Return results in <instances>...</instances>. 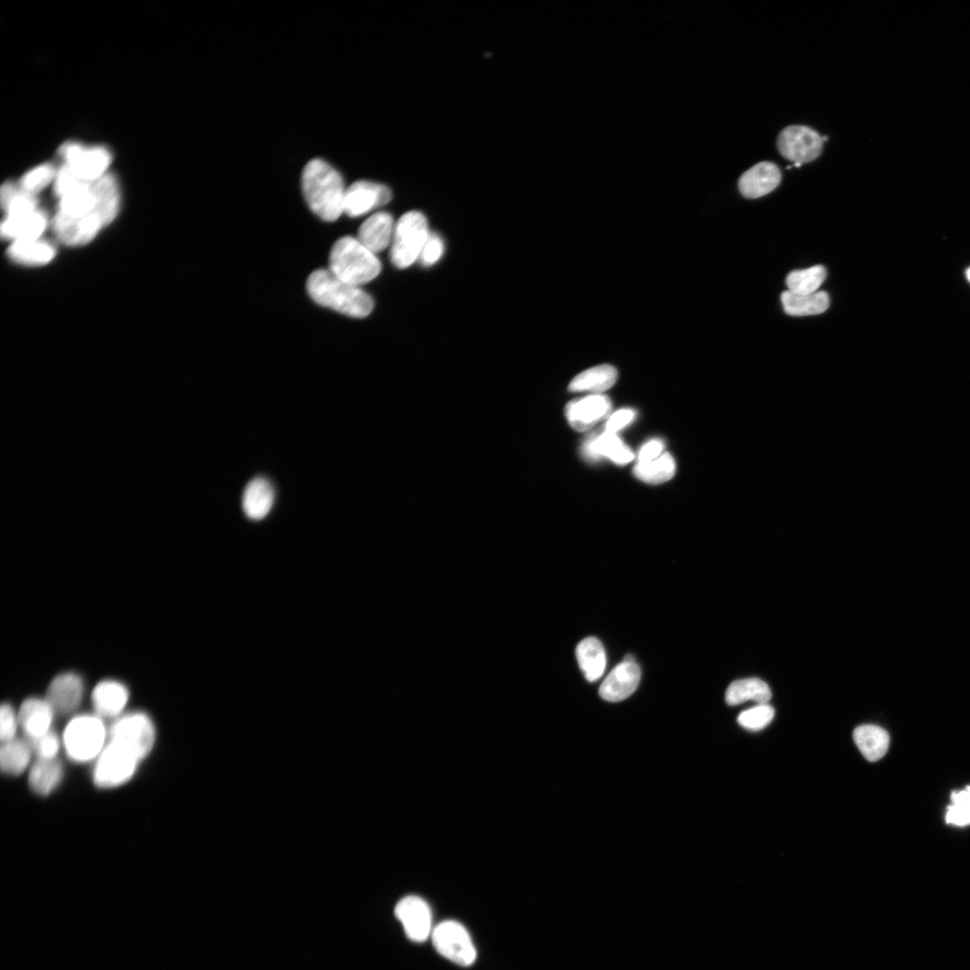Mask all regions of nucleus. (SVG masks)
Segmentation results:
<instances>
[{"mask_svg": "<svg viewBox=\"0 0 970 970\" xmlns=\"http://www.w3.org/2000/svg\"><path fill=\"white\" fill-rule=\"evenodd\" d=\"M301 183L307 205L322 220L333 222L343 214L347 188L340 173L327 162L320 158L309 161Z\"/></svg>", "mask_w": 970, "mask_h": 970, "instance_id": "1", "label": "nucleus"}, {"mask_svg": "<svg viewBox=\"0 0 970 970\" xmlns=\"http://www.w3.org/2000/svg\"><path fill=\"white\" fill-rule=\"evenodd\" d=\"M306 290L318 304L350 317H366L374 307L373 299L366 291L343 281L330 269L313 271L307 278Z\"/></svg>", "mask_w": 970, "mask_h": 970, "instance_id": "2", "label": "nucleus"}, {"mask_svg": "<svg viewBox=\"0 0 970 970\" xmlns=\"http://www.w3.org/2000/svg\"><path fill=\"white\" fill-rule=\"evenodd\" d=\"M381 262L375 253L364 246L357 237L343 236L333 244L329 269L339 278L360 287L375 278L381 271Z\"/></svg>", "mask_w": 970, "mask_h": 970, "instance_id": "3", "label": "nucleus"}, {"mask_svg": "<svg viewBox=\"0 0 970 970\" xmlns=\"http://www.w3.org/2000/svg\"><path fill=\"white\" fill-rule=\"evenodd\" d=\"M108 731L96 714H81L66 725L62 745L67 756L76 763L95 760L106 745Z\"/></svg>", "mask_w": 970, "mask_h": 970, "instance_id": "4", "label": "nucleus"}, {"mask_svg": "<svg viewBox=\"0 0 970 970\" xmlns=\"http://www.w3.org/2000/svg\"><path fill=\"white\" fill-rule=\"evenodd\" d=\"M426 216L419 211L403 214L394 226L391 243V260L399 269L411 266L419 260L429 234Z\"/></svg>", "mask_w": 970, "mask_h": 970, "instance_id": "5", "label": "nucleus"}, {"mask_svg": "<svg viewBox=\"0 0 970 970\" xmlns=\"http://www.w3.org/2000/svg\"><path fill=\"white\" fill-rule=\"evenodd\" d=\"M141 761L142 759L127 746L109 740L95 759L93 783L101 789L119 787L134 776Z\"/></svg>", "mask_w": 970, "mask_h": 970, "instance_id": "6", "label": "nucleus"}, {"mask_svg": "<svg viewBox=\"0 0 970 970\" xmlns=\"http://www.w3.org/2000/svg\"><path fill=\"white\" fill-rule=\"evenodd\" d=\"M108 739L127 746L143 760L154 747L155 728L146 713L133 711L116 718L108 731Z\"/></svg>", "mask_w": 970, "mask_h": 970, "instance_id": "7", "label": "nucleus"}, {"mask_svg": "<svg viewBox=\"0 0 970 970\" xmlns=\"http://www.w3.org/2000/svg\"><path fill=\"white\" fill-rule=\"evenodd\" d=\"M436 951L450 961L469 966L476 959V950L466 929L455 921L440 922L431 932Z\"/></svg>", "mask_w": 970, "mask_h": 970, "instance_id": "8", "label": "nucleus"}, {"mask_svg": "<svg viewBox=\"0 0 970 970\" xmlns=\"http://www.w3.org/2000/svg\"><path fill=\"white\" fill-rule=\"evenodd\" d=\"M822 137L804 125H791L778 136L777 146L780 154L791 162L804 163L816 160L823 149Z\"/></svg>", "mask_w": 970, "mask_h": 970, "instance_id": "9", "label": "nucleus"}, {"mask_svg": "<svg viewBox=\"0 0 970 970\" xmlns=\"http://www.w3.org/2000/svg\"><path fill=\"white\" fill-rule=\"evenodd\" d=\"M66 164L85 182H93L105 175L110 162L109 152L102 147L84 148L77 144L66 145L61 149Z\"/></svg>", "mask_w": 970, "mask_h": 970, "instance_id": "10", "label": "nucleus"}, {"mask_svg": "<svg viewBox=\"0 0 970 970\" xmlns=\"http://www.w3.org/2000/svg\"><path fill=\"white\" fill-rule=\"evenodd\" d=\"M392 198L390 190L380 183L357 181L346 190L343 213L350 217L363 216L387 204Z\"/></svg>", "mask_w": 970, "mask_h": 970, "instance_id": "11", "label": "nucleus"}, {"mask_svg": "<svg viewBox=\"0 0 970 970\" xmlns=\"http://www.w3.org/2000/svg\"><path fill=\"white\" fill-rule=\"evenodd\" d=\"M394 913L410 939L422 942L432 932L431 912L422 898L416 895L402 898L396 904Z\"/></svg>", "mask_w": 970, "mask_h": 970, "instance_id": "12", "label": "nucleus"}, {"mask_svg": "<svg viewBox=\"0 0 970 970\" xmlns=\"http://www.w3.org/2000/svg\"><path fill=\"white\" fill-rule=\"evenodd\" d=\"M84 691L82 676L75 672H64L56 675L49 683L46 700L55 712L68 714L80 705Z\"/></svg>", "mask_w": 970, "mask_h": 970, "instance_id": "13", "label": "nucleus"}, {"mask_svg": "<svg viewBox=\"0 0 970 970\" xmlns=\"http://www.w3.org/2000/svg\"><path fill=\"white\" fill-rule=\"evenodd\" d=\"M640 680V669L630 655L618 664L599 687V695L607 701H621L631 695Z\"/></svg>", "mask_w": 970, "mask_h": 970, "instance_id": "14", "label": "nucleus"}, {"mask_svg": "<svg viewBox=\"0 0 970 970\" xmlns=\"http://www.w3.org/2000/svg\"><path fill=\"white\" fill-rule=\"evenodd\" d=\"M612 407L608 396L596 393L569 401L565 415L569 425L578 431H586L605 418Z\"/></svg>", "mask_w": 970, "mask_h": 970, "instance_id": "15", "label": "nucleus"}, {"mask_svg": "<svg viewBox=\"0 0 970 970\" xmlns=\"http://www.w3.org/2000/svg\"><path fill=\"white\" fill-rule=\"evenodd\" d=\"M52 225L57 238L63 243L71 246L86 244L105 226L101 217L95 213L80 218H72L57 213Z\"/></svg>", "mask_w": 970, "mask_h": 970, "instance_id": "16", "label": "nucleus"}, {"mask_svg": "<svg viewBox=\"0 0 970 970\" xmlns=\"http://www.w3.org/2000/svg\"><path fill=\"white\" fill-rule=\"evenodd\" d=\"M55 710L46 699H26L18 712L19 725L29 741L51 731Z\"/></svg>", "mask_w": 970, "mask_h": 970, "instance_id": "17", "label": "nucleus"}, {"mask_svg": "<svg viewBox=\"0 0 970 970\" xmlns=\"http://www.w3.org/2000/svg\"><path fill=\"white\" fill-rule=\"evenodd\" d=\"M128 699V688L122 682L115 679L99 682L91 696L95 714L101 719L119 717Z\"/></svg>", "mask_w": 970, "mask_h": 970, "instance_id": "18", "label": "nucleus"}, {"mask_svg": "<svg viewBox=\"0 0 970 970\" xmlns=\"http://www.w3.org/2000/svg\"><path fill=\"white\" fill-rule=\"evenodd\" d=\"M781 181L779 167L771 162H760L745 171L738 180L741 194L747 198H757L774 190Z\"/></svg>", "mask_w": 970, "mask_h": 970, "instance_id": "19", "label": "nucleus"}, {"mask_svg": "<svg viewBox=\"0 0 970 970\" xmlns=\"http://www.w3.org/2000/svg\"><path fill=\"white\" fill-rule=\"evenodd\" d=\"M395 224L387 212H377L370 216L360 225L357 240L374 253L386 249L393 236Z\"/></svg>", "mask_w": 970, "mask_h": 970, "instance_id": "20", "label": "nucleus"}, {"mask_svg": "<svg viewBox=\"0 0 970 970\" xmlns=\"http://www.w3.org/2000/svg\"><path fill=\"white\" fill-rule=\"evenodd\" d=\"M582 453L588 459L597 460L604 456L621 465L634 458L632 451L616 433L609 431L588 438L583 445Z\"/></svg>", "mask_w": 970, "mask_h": 970, "instance_id": "21", "label": "nucleus"}, {"mask_svg": "<svg viewBox=\"0 0 970 970\" xmlns=\"http://www.w3.org/2000/svg\"><path fill=\"white\" fill-rule=\"evenodd\" d=\"M274 498V489L270 481L264 477H257L244 489L242 509L249 518L260 520L270 511Z\"/></svg>", "mask_w": 970, "mask_h": 970, "instance_id": "22", "label": "nucleus"}, {"mask_svg": "<svg viewBox=\"0 0 970 970\" xmlns=\"http://www.w3.org/2000/svg\"><path fill=\"white\" fill-rule=\"evenodd\" d=\"M47 224L44 212L36 209L21 216H6L1 225V234L13 242L40 239Z\"/></svg>", "mask_w": 970, "mask_h": 970, "instance_id": "23", "label": "nucleus"}, {"mask_svg": "<svg viewBox=\"0 0 970 970\" xmlns=\"http://www.w3.org/2000/svg\"><path fill=\"white\" fill-rule=\"evenodd\" d=\"M578 666L586 679L594 682L604 674L606 656L603 644L595 637L582 639L576 648Z\"/></svg>", "mask_w": 970, "mask_h": 970, "instance_id": "24", "label": "nucleus"}, {"mask_svg": "<svg viewBox=\"0 0 970 970\" xmlns=\"http://www.w3.org/2000/svg\"><path fill=\"white\" fill-rule=\"evenodd\" d=\"M853 739L862 755L869 762H877L887 752L890 737L879 726L860 725L853 731Z\"/></svg>", "mask_w": 970, "mask_h": 970, "instance_id": "25", "label": "nucleus"}, {"mask_svg": "<svg viewBox=\"0 0 970 970\" xmlns=\"http://www.w3.org/2000/svg\"><path fill=\"white\" fill-rule=\"evenodd\" d=\"M62 778L63 767L59 761L37 759L31 766L28 781L33 792L47 796L57 789Z\"/></svg>", "mask_w": 970, "mask_h": 970, "instance_id": "26", "label": "nucleus"}, {"mask_svg": "<svg viewBox=\"0 0 970 970\" xmlns=\"http://www.w3.org/2000/svg\"><path fill=\"white\" fill-rule=\"evenodd\" d=\"M780 298L785 313L792 316L820 314L829 306V296L824 291L802 295L786 290Z\"/></svg>", "mask_w": 970, "mask_h": 970, "instance_id": "27", "label": "nucleus"}, {"mask_svg": "<svg viewBox=\"0 0 970 970\" xmlns=\"http://www.w3.org/2000/svg\"><path fill=\"white\" fill-rule=\"evenodd\" d=\"M92 189L96 198V213L107 225L116 217L119 208L117 181L111 175L105 174L92 182Z\"/></svg>", "mask_w": 970, "mask_h": 970, "instance_id": "28", "label": "nucleus"}, {"mask_svg": "<svg viewBox=\"0 0 970 970\" xmlns=\"http://www.w3.org/2000/svg\"><path fill=\"white\" fill-rule=\"evenodd\" d=\"M617 370L611 365H599L576 375L569 385L570 392H602L611 388L617 379Z\"/></svg>", "mask_w": 970, "mask_h": 970, "instance_id": "29", "label": "nucleus"}, {"mask_svg": "<svg viewBox=\"0 0 970 970\" xmlns=\"http://www.w3.org/2000/svg\"><path fill=\"white\" fill-rule=\"evenodd\" d=\"M725 696L728 705H738L746 701L764 704L771 700L772 692L765 682L752 677L732 682L728 685Z\"/></svg>", "mask_w": 970, "mask_h": 970, "instance_id": "30", "label": "nucleus"}, {"mask_svg": "<svg viewBox=\"0 0 970 970\" xmlns=\"http://www.w3.org/2000/svg\"><path fill=\"white\" fill-rule=\"evenodd\" d=\"M55 254L53 245L40 239L15 241L8 249V255L12 260L32 266L48 263Z\"/></svg>", "mask_w": 970, "mask_h": 970, "instance_id": "31", "label": "nucleus"}, {"mask_svg": "<svg viewBox=\"0 0 970 970\" xmlns=\"http://www.w3.org/2000/svg\"><path fill=\"white\" fill-rule=\"evenodd\" d=\"M57 213L72 218L97 214L96 198L92 189V182H84L62 196Z\"/></svg>", "mask_w": 970, "mask_h": 970, "instance_id": "32", "label": "nucleus"}, {"mask_svg": "<svg viewBox=\"0 0 970 970\" xmlns=\"http://www.w3.org/2000/svg\"><path fill=\"white\" fill-rule=\"evenodd\" d=\"M33 754L31 742L19 738L2 743L0 766L3 772L16 776L22 773L30 764Z\"/></svg>", "mask_w": 970, "mask_h": 970, "instance_id": "33", "label": "nucleus"}, {"mask_svg": "<svg viewBox=\"0 0 970 970\" xmlns=\"http://www.w3.org/2000/svg\"><path fill=\"white\" fill-rule=\"evenodd\" d=\"M675 472V460L669 453H664L657 459L648 462H638L634 475L649 484H659L672 479Z\"/></svg>", "mask_w": 970, "mask_h": 970, "instance_id": "34", "label": "nucleus"}, {"mask_svg": "<svg viewBox=\"0 0 970 970\" xmlns=\"http://www.w3.org/2000/svg\"><path fill=\"white\" fill-rule=\"evenodd\" d=\"M1 204L6 212V216H21L38 209L35 195L22 190L11 182L5 183L1 189Z\"/></svg>", "mask_w": 970, "mask_h": 970, "instance_id": "35", "label": "nucleus"}, {"mask_svg": "<svg viewBox=\"0 0 970 970\" xmlns=\"http://www.w3.org/2000/svg\"><path fill=\"white\" fill-rule=\"evenodd\" d=\"M826 277V270L821 265L789 273L786 278L788 290L795 294H813L817 292Z\"/></svg>", "mask_w": 970, "mask_h": 970, "instance_id": "36", "label": "nucleus"}, {"mask_svg": "<svg viewBox=\"0 0 970 970\" xmlns=\"http://www.w3.org/2000/svg\"><path fill=\"white\" fill-rule=\"evenodd\" d=\"M946 822L957 826L970 824V786L951 794V804L948 807Z\"/></svg>", "mask_w": 970, "mask_h": 970, "instance_id": "37", "label": "nucleus"}, {"mask_svg": "<svg viewBox=\"0 0 970 970\" xmlns=\"http://www.w3.org/2000/svg\"><path fill=\"white\" fill-rule=\"evenodd\" d=\"M774 717V709L767 703L758 704L742 711L737 722L750 731H759L768 726Z\"/></svg>", "mask_w": 970, "mask_h": 970, "instance_id": "38", "label": "nucleus"}, {"mask_svg": "<svg viewBox=\"0 0 970 970\" xmlns=\"http://www.w3.org/2000/svg\"><path fill=\"white\" fill-rule=\"evenodd\" d=\"M56 172L50 164H41L29 171L21 180L19 187L35 195L55 180Z\"/></svg>", "mask_w": 970, "mask_h": 970, "instance_id": "39", "label": "nucleus"}, {"mask_svg": "<svg viewBox=\"0 0 970 970\" xmlns=\"http://www.w3.org/2000/svg\"><path fill=\"white\" fill-rule=\"evenodd\" d=\"M30 742L38 759L45 760L56 759L62 745V739L52 730Z\"/></svg>", "mask_w": 970, "mask_h": 970, "instance_id": "40", "label": "nucleus"}, {"mask_svg": "<svg viewBox=\"0 0 970 970\" xmlns=\"http://www.w3.org/2000/svg\"><path fill=\"white\" fill-rule=\"evenodd\" d=\"M18 713L11 703L4 702L0 709V737L1 742L13 740L16 736L19 727Z\"/></svg>", "mask_w": 970, "mask_h": 970, "instance_id": "41", "label": "nucleus"}, {"mask_svg": "<svg viewBox=\"0 0 970 970\" xmlns=\"http://www.w3.org/2000/svg\"><path fill=\"white\" fill-rule=\"evenodd\" d=\"M445 250L444 242L435 233H429L420 252L419 260L423 266H432L442 257Z\"/></svg>", "mask_w": 970, "mask_h": 970, "instance_id": "42", "label": "nucleus"}, {"mask_svg": "<svg viewBox=\"0 0 970 970\" xmlns=\"http://www.w3.org/2000/svg\"><path fill=\"white\" fill-rule=\"evenodd\" d=\"M84 182L70 166L65 164L56 174L55 190L61 198Z\"/></svg>", "mask_w": 970, "mask_h": 970, "instance_id": "43", "label": "nucleus"}, {"mask_svg": "<svg viewBox=\"0 0 970 970\" xmlns=\"http://www.w3.org/2000/svg\"><path fill=\"white\" fill-rule=\"evenodd\" d=\"M635 418V411L631 409H622L612 414L605 424V431L616 433Z\"/></svg>", "mask_w": 970, "mask_h": 970, "instance_id": "44", "label": "nucleus"}, {"mask_svg": "<svg viewBox=\"0 0 970 970\" xmlns=\"http://www.w3.org/2000/svg\"><path fill=\"white\" fill-rule=\"evenodd\" d=\"M664 444L661 440L653 439L645 444L639 450V462H648L660 456Z\"/></svg>", "mask_w": 970, "mask_h": 970, "instance_id": "45", "label": "nucleus"}, {"mask_svg": "<svg viewBox=\"0 0 970 970\" xmlns=\"http://www.w3.org/2000/svg\"><path fill=\"white\" fill-rule=\"evenodd\" d=\"M966 278H967V279H968V280H969V282H970V268H969V269H968L966 270Z\"/></svg>", "mask_w": 970, "mask_h": 970, "instance_id": "46", "label": "nucleus"}]
</instances>
